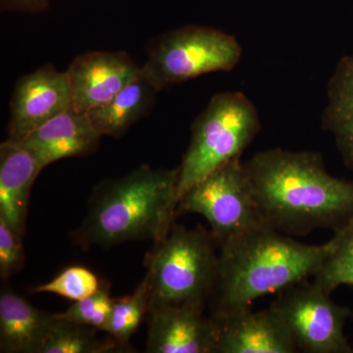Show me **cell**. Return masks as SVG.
Wrapping results in <instances>:
<instances>
[{
    "mask_svg": "<svg viewBox=\"0 0 353 353\" xmlns=\"http://www.w3.org/2000/svg\"><path fill=\"white\" fill-rule=\"evenodd\" d=\"M245 165L262 221L276 231L334 233L353 220V180L331 175L320 153L271 148Z\"/></svg>",
    "mask_w": 353,
    "mask_h": 353,
    "instance_id": "obj_1",
    "label": "cell"
},
{
    "mask_svg": "<svg viewBox=\"0 0 353 353\" xmlns=\"http://www.w3.org/2000/svg\"><path fill=\"white\" fill-rule=\"evenodd\" d=\"M330 248V241L306 245L267 225L225 241L219 246L217 274L208 301L211 316L250 307L260 297L313 277Z\"/></svg>",
    "mask_w": 353,
    "mask_h": 353,
    "instance_id": "obj_2",
    "label": "cell"
},
{
    "mask_svg": "<svg viewBox=\"0 0 353 353\" xmlns=\"http://www.w3.org/2000/svg\"><path fill=\"white\" fill-rule=\"evenodd\" d=\"M178 187L179 166L143 164L121 178L103 181L92 192L75 241L83 248L161 241L176 217Z\"/></svg>",
    "mask_w": 353,
    "mask_h": 353,
    "instance_id": "obj_3",
    "label": "cell"
},
{
    "mask_svg": "<svg viewBox=\"0 0 353 353\" xmlns=\"http://www.w3.org/2000/svg\"><path fill=\"white\" fill-rule=\"evenodd\" d=\"M261 129L256 106L241 92L213 95L192 125L179 166L178 202L188 190L223 165L241 158Z\"/></svg>",
    "mask_w": 353,
    "mask_h": 353,
    "instance_id": "obj_4",
    "label": "cell"
},
{
    "mask_svg": "<svg viewBox=\"0 0 353 353\" xmlns=\"http://www.w3.org/2000/svg\"><path fill=\"white\" fill-rule=\"evenodd\" d=\"M218 259L219 245L210 232L174 223L148 256L150 307L160 304L205 305L214 285Z\"/></svg>",
    "mask_w": 353,
    "mask_h": 353,
    "instance_id": "obj_5",
    "label": "cell"
},
{
    "mask_svg": "<svg viewBox=\"0 0 353 353\" xmlns=\"http://www.w3.org/2000/svg\"><path fill=\"white\" fill-rule=\"evenodd\" d=\"M243 57L238 39L219 29L187 25L164 32L148 51L143 73L164 88L215 72H230Z\"/></svg>",
    "mask_w": 353,
    "mask_h": 353,
    "instance_id": "obj_6",
    "label": "cell"
},
{
    "mask_svg": "<svg viewBox=\"0 0 353 353\" xmlns=\"http://www.w3.org/2000/svg\"><path fill=\"white\" fill-rule=\"evenodd\" d=\"M199 214L208 221L218 245L265 225L241 158L223 165L185 192L176 215Z\"/></svg>",
    "mask_w": 353,
    "mask_h": 353,
    "instance_id": "obj_7",
    "label": "cell"
},
{
    "mask_svg": "<svg viewBox=\"0 0 353 353\" xmlns=\"http://www.w3.org/2000/svg\"><path fill=\"white\" fill-rule=\"evenodd\" d=\"M269 308L289 334L297 352L353 353L345 333L352 310L331 299L314 282L301 281L279 292Z\"/></svg>",
    "mask_w": 353,
    "mask_h": 353,
    "instance_id": "obj_8",
    "label": "cell"
},
{
    "mask_svg": "<svg viewBox=\"0 0 353 353\" xmlns=\"http://www.w3.org/2000/svg\"><path fill=\"white\" fill-rule=\"evenodd\" d=\"M72 108L66 71H58L52 64L39 67L14 87L7 139L22 143L44 123Z\"/></svg>",
    "mask_w": 353,
    "mask_h": 353,
    "instance_id": "obj_9",
    "label": "cell"
},
{
    "mask_svg": "<svg viewBox=\"0 0 353 353\" xmlns=\"http://www.w3.org/2000/svg\"><path fill=\"white\" fill-rule=\"evenodd\" d=\"M141 66L125 51H88L66 70L73 108L88 113L105 104L141 74Z\"/></svg>",
    "mask_w": 353,
    "mask_h": 353,
    "instance_id": "obj_10",
    "label": "cell"
},
{
    "mask_svg": "<svg viewBox=\"0 0 353 353\" xmlns=\"http://www.w3.org/2000/svg\"><path fill=\"white\" fill-rule=\"evenodd\" d=\"M204 306L160 304L148 311V353H215L217 324Z\"/></svg>",
    "mask_w": 353,
    "mask_h": 353,
    "instance_id": "obj_11",
    "label": "cell"
},
{
    "mask_svg": "<svg viewBox=\"0 0 353 353\" xmlns=\"http://www.w3.org/2000/svg\"><path fill=\"white\" fill-rule=\"evenodd\" d=\"M215 353H294L292 339L270 308L240 309L214 317Z\"/></svg>",
    "mask_w": 353,
    "mask_h": 353,
    "instance_id": "obj_12",
    "label": "cell"
},
{
    "mask_svg": "<svg viewBox=\"0 0 353 353\" xmlns=\"http://www.w3.org/2000/svg\"><path fill=\"white\" fill-rule=\"evenodd\" d=\"M101 138L88 114L72 108L44 123L20 143L34 155L43 170L65 158L92 154Z\"/></svg>",
    "mask_w": 353,
    "mask_h": 353,
    "instance_id": "obj_13",
    "label": "cell"
},
{
    "mask_svg": "<svg viewBox=\"0 0 353 353\" xmlns=\"http://www.w3.org/2000/svg\"><path fill=\"white\" fill-rule=\"evenodd\" d=\"M41 171L22 143L6 139L0 145V217L21 236L26 232L32 187Z\"/></svg>",
    "mask_w": 353,
    "mask_h": 353,
    "instance_id": "obj_14",
    "label": "cell"
},
{
    "mask_svg": "<svg viewBox=\"0 0 353 353\" xmlns=\"http://www.w3.org/2000/svg\"><path fill=\"white\" fill-rule=\"evenodd\" d=\"M55 320V314L44 312L3 288L0 294V352L39 353Z\"/></svg>",
    "mask_w": 353,
    "mask_h": 353,
    "instance_id": "obj_15",
    "label": "cell"
},
{
    "mask_svg": "<svg viewBox=\"0 0 353 353\" xmlns=\"http://www.w3.org/2000/svg\"><path fill=\"white\" fill-rule=\"evenodd\" d=\"M321 122L333 136L343 163L353 172V53L339 60L330 78Z\"/></svg>",
    "mask_w": 353,
    "mask_h": 353,
    "instance_id": "obj_16",
    "label": "cell"
},
{
    "mask_svg": "<svg viewBox=\"0 0 353 353\" xmlns=\"http://www.w3.org/2000/svg\"><path fill=\"white\" fill-rule=\"evenodd\" d=\"M158 92L141 68V74L112 99L87 113L88 119L102 137L120 138L150 112Z\"/></svg>",
    "mask_w": 353,
    "mask_h": 353,
    "instance_id": "obj_17",
    "label": "cell"
},
{
    "mask_svg": "<svg viewBox=\"0 0 353 353\" xmlns=\"http://www.w3.org/2000/svg\"><path fill=\"white\" fill-rule=\"evenodd\" d=\"M97 332L92 327L57 318L39 353H106L122 350L110 336L99 338Z\"/></svg>",
    "mask_w": 353,
    "mask_h": 353,
    "instance_id": "obj_18",
    "label": "cell"
},
{
    "mask_svg": "<svg viewBox=\"0 0 353 353\" xmlns=\"http://www.w3.org/2000/svg\"><path fill=\"white\" fill-rule=\"evenodd\" d=\"M331 248L313 282L328 294L341 285L353 287V220L334 232L330 240Z\"/></svg>",
    "mask_w": 353,
    "mask_h": 353,
    "instance_id": "obj_19",
    "label": "cell"
},
{
    "mask_svg": "<svg viewBox=\"0 0 353 353\" xmlns=\"http://www.w3.org/2000/svg\"><path fill=\"white\" fill-rule=\"evenodd\" d=\"M152 285L145 277L130 296L114 299L112 312L105 333L110 336L122 350L129 347L131 340L150 308Z\"/></svg>",
    "mask_w": 353,
    "mask_h": 353,
    "instance_id": "obj_20",
    "label": "cell"
},
{
    "mask_svg": "<svg viewBox=\"0 0 353 353\" xmlns=\"http://www.w3.org/2000/svg\"><path fill=\"white\" fill-rule=\"evenodd\" d=\"M99 277L90 269L80 265L67 267L50 282L32 289L36 294H51L78 301L94 294L101 289Z\"/></svg>",
    "mask_w": 353,
    "mask_h": 353,
    "instance_id": "obj_21",
    "label": "cell"
},
{
    "mask_svg": "<svg viewBox=\"0 0 353 353\" xmlns=\"http://www.w3.org/2000/svg\"><path fill=\"white\" fill-rule=\"evenodd\" d=\"M113 303L114 299L109 294L108 287L104 284L92 296L74 301L66 310L57 313L55 316L59 319L105 332L112 312Z\"/></svg>",
    "mask_w": 353,
    "mask_h": 353,
    "instance_id": "obj_22",
    "label": "cell"
},
{
    "mask_svg": "<svg viewBox=\"0 0 353 353\" xmlns=\"http://www.w3.org/2000/svg\"><path fill=\"white\" fill-rule=\"evenodd\" d=\"M22 239L23 236L0 217V278L2 281L19 272L25 263Z\"/></svg>",
    "mask_w": 353,
    "mask_h": 353,
    "instance_id": "obj_23",
    "label": "cell"
},
{
    "mask_svg": "<svg viewBox=\"0 0 353 353\" xmlns=\"http://www.w3.org/2000/svg\"><path fill=\"white\" fill-rule=\"evenodd\" d=\"M0 2L4 10L36 13L44 10L50 0H0Z\"/></svg>",
    "mask_w": 353,
    "mask_h": 353,
    "instance_id": "obj_24",
    "label": "cell"
}]
</instances>
